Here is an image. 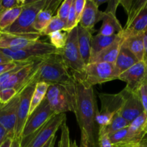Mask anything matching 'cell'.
I'll return each instance as SVG.
<instances>
[{"label":"cell","mask_w":147,"mask_h":147,"mask_svg":"<svg viewBox=\"0 0 147 147\" xmlns=\"http://www.w3.org/2000/svg\"><path fill=\"white\" fill-rule=\"evenodd\" d=\"M98 96L102 108L97 115L96 123L99 127H105L117 113H119L123 104L124 98L121 91L115 94L101 93Z\"/></svg>","instance_id":"10"},{"label":"cell","mask_w":147,"mask_h":147,"mask_svg":"<svg viewBox=\"0 0 147 147\" xmlns=\"http://www.w3.org/2000/svg\"><path fill=\"white\" fill-rule=\"evenodd\" d=\"M104 17V11L99 10L94 0H86L84 9L82 17L79 21V25L86 30L95 32V25L102 20Z\"/></svg>","instance_id":"19"},{"label":"cell","mask_w":147,"mask_h":147,"mask_svg":"<svg viewBox=\"0 0 147 147\" xmlns=\"http://www.w3.org/2000/svg\"><path fill=\"white\" fill-rule=\"evenodd\" d=\"M11 147H21V146H20V139H15V138H14L12 141Z\"/></svg>","instance_id":"50"},{"label":"cell","mask_w":147,"mask_h":147,"mask_svg":"<svg viewBox=\"0 0 147 147\" xmlns=\"http://www.w3.org/2000/svg\"><path fill=\"white\" fill-rule=\"evenodd\" d=\"M66 23L59 18L57 16H53L48 25L40 32L41 36H49L52 33L57 31H63Z\"/></svg>","instance_id":"30"},{"label":"cell","mask_w":147,"mask_h":147,"mask_svg":"<svg viewBox=\"0 0 147 147\" xmlns=\"http://www.w3.org/2000/svg\"><path fill=\"white\" fill-rule=\"evenodd\" d=\"M79 24L77 22V19H76V11H75V7H74V0H73L72 2L70 12H69V17H68L67 20L66 22V26L63 31L66 32H69L71 31L74 28L76 27Z\"/></svg>","instance_id":"34"},{"label":"cell","mask_w":147,"mask_h":147,"mask_svg":"<svg viewBox=\"0 0 147 147\" xmlns=\"http://www.w3.org/2000/svg\"><path fill=\"white\" fill-rule=\"evenodd\" d=\"M55 143H56V142H54V143H53V144H52V145H51V146H50V147H54Z\"/></svg>","instance_id":"55"},{"label":"cell","mask_w":147,"mask_h":147,"mask_svg":"<svg viewBox=\"0 0 147 147\" xmlns=\"http://www.w3.org/2000/svg\"><path fill=\"white\" fill-rule=\"evenodd\" d=\"M135 93L138 95L144 108V113L147 115V80L141 84Z\"/></svg>","instance_id":"37"},{"label":"cell","mask_w":147,"mask_h":147,"mask_svg":"<svg viewBox=\"0 0 147 147\" xmlns=\"http://www.w3.org/2000/svg\"><path fill=\"white\" fill-rule=\"evenodd\" d=\"M49 86L50 85L48 84V83H43V82L37 83L36 84L35 90L33 92V96H32L29 116L35 111V110L40 106V103L45 99Z\"/></svg>","instance_id":"28"},{"label":"cell","mask_w":147,"mask_h":147,"mask_svg":"<svg viewBox=\"0 0 147 147\" xmlns=\"http://www.w3.org/2000/svg\"><path fill=\"white\" fill-rule=\"evenodd\" d=\"M122 38L120 34L118 33V38L109 47H106L99 52L98 54L91 58L90 63H107L110 64H115L117 57L119 53L121 45H122Z\"/></svg>","instance_id":"21"},{"label":"cell","mask_w":147,"mask_h":147,"mask_svg":"<svg viewBox=\"0 0 147 147\" xmlns=\"http://www.w3.org/2000/svg\"><path fill=\"white\" fill-rule=\"evenodd\" d=\"M34 60H24V61L21 62V63H20V64L19 65H17V67H14V68H13L12 70H9V71L6 72V73H3V74L0 75V88H1V86H2L3 83H4V82L6 81V80H8V79L10 78L11 77V76H12L14 73H15L16 72L18 71L19 70H20L22 67H23L24 66L27 65H28L29 63H32V62L34 61Z\"/></svg>","instance_id":"36"},{"label":"cell","mask_w":147,"mask_h":147,"mask_svg":"<svg viewBox=\"0 0 147 147\" xmlns=\"http://www.w3.org/2000/svg\"><path fill=\"white\" fill-rule=\"evenodd\" d=\"M128 19L120 34L122 39L144 34L147 30V0H120Z\"/></svg>","instance_id":"3"},{"label":"cell","mask_w":147,"mask_h":147,"mask_svg":"<svg viewBox=\"0 0 147 147\" xmlns=\"http://www.w3.org/2000/svg\"><path fill=\"white\" fill-rule=\"evenodd\" d=\"M94 32L86 30L78 24V45L79 52L84 64L88 65L90 63L91 59V39Z\"/></svg>","instance_id":"22"},{"label":"cell","mask_w":147,"mask_h":147,"mask_svg":"<svg viewBox=\"0 0 147 147\" xmlns=\"http://www.w3.org/2000/svg\"><path fill=\"white\" fill-rule=\"evenodd\" d=\"M8 136H9L8 134H7V131L3 128L2 126L0 125V146H1V145L2 144L3 142H4V140H5Z\"/></svg>","instance_id":"46"},{"label":"cell","mask_w":147,"mask_h":147,"mask_svg":"<svg viewBox=\"0 0 147 147\" xmlns=\"http://www.w3.org/2000/svg\"><path fill=\"white\" fill-rule=\"evenodd\" d=\"M13 139H14V138L8 136V137L4 140V142H3L2 144L1 145V146L0 147H11Z\"/></svg>","instance_id":"48"},{"label":"cell","mask_w":147,"mask_h":147,"mask_svg":"<svg viewBox=\"0 0 147 147\" xmlns=\"http://www.w3.org/2000/svg\"><path fill=\"white\" fill-rule=\"evenodd\" d=\"M120 73L115 64L107 63H91L85 66L83 73L79 76L73 77L79 78L89 86L102 84L107 82L118 79Z\"/></svg>","instance_id":"7"},{"label":"cell","mask_w":147,"mask_h":147,"mask_svg":"<svg viewBox=\"0 0 147 147\" xmlns=\"http://www.w3.org/2000/svg\"><path fill=\"white\" fill-rule=\"evenodd\" d=\"M41 60L42 59H37L22 67L3 83L0 90L3 88H14L17 93H20L22 89L29 83Z\"/></svg>","instance_id":"13"},{"label":"cell","mask_w":147,"mask_h":147,"mask_svg":"<svg viewBox=\"0 0 147 147\" xmlns=\"http://www.w3.org/2000/svg\"><path fill=\"white\" fill-rule=\"evenodd\" d=\"M78 147H93L89 142L87 136L83 132H81L80 143H79V146H78Z\"/></svg>","instance_id":"44"},{"label":"cell","mask_w":147,"mask_h":147,"mask_svg":"<svg viewBox=\"0 0 147 147\" xmlns=\"http://www.w3.org/2000/svg\"><path fill=\"white\" fill-rule=\"evenodd\" d=\"M72 84L68 86L52 84L49 86L46 99L56 115L68 111L74 112Z\"/></svg>","instance_id":"8"},{"label":"cell","mask_w":147,"mask_h":147,"mask_svg":"<svg viewBox=\"0 0 147 147\" xmlns=\"http://www.w3.org/2000/svg\"><path fill=\"white\" fill-rule=\"evenodd\" d=\"M66 121V113L55 115L35 135L26 147H43L50 138L56 134V131Z\"/></svg>","instance_id":"14"},{"label":"cell","mask_w":147,"mask_h":147,"mask_svg":"<svg viewBox=\"0 0 147 147\" xmlns=\"http://www.w3.org/2000/svg\"><path fill=\"white\" fill-rule=\"evenodd\" d=\"M61 0H47L45 7L37 14L33 25L35 30L37 32L40 33L48 25L53 17V14L58 10V7L61 5Z\"/></svg>","instance_id":"20"},{"label":"cell","mask_w":147,"mask_h":147,"mask_svg":"<svg viewBox=\"0 0 147 147\" xmlns=\"http://www.w3.org/2000/svg\"><path fill=\"white\" fill-rule=\"evenodd\" d=\"M60 53L72 76L76 77L81 76L84 70L86 65L84 63L79 52L77 27L68 32L66 44L64 48L60 50Z\"/></svg>","instance_id":"9"},{"label":"cell","mask_w":147,"mask_h":147,"mask_svg":"<svg viewBox=\"0 0 147 147\" xmlns=\"http://www.w3.org/2000/svg\"><path fill=\"white\" fill-rule=\"evenodd\" d=\"M70 147H78V145L77 144H76V140H74L72 141V142H71Z\"/></svg>","instance_id":"52"},{"label":"cell","mask_w":147,"mask_h":147,"mask_svg":"<svg viewBox=\"0 0 147 147\" xmlns=\"http://www.w3.org/2000/svg\"><path fill=\"white\" fill-rule=\"evenodd\" d=\"M26 0H2L1 9L2 11L17 7H23L25 5Z\"/></svg>","instance_id":"39"},{"label":"cell","mask_w":147,"mask_h":147,"mask_svg":"<svg viewBox=\"0 0 147 147\" xmlns=\"http://www.w3.org/2000/svg\"><path fill=\"white\" fill-rule=\"evenodd\" d=\"M141 145H147V115L145 113L131 122L128 127L125 142L120 147H134Z\"/></svg>","instance_id":"12"},{"label":"cell","mask_w":147,"mask_h":147,"mask_svg":"<svg viewBox=\"0 0 147 147\" xmlns=\"http://www.w3.org/2000/svg\"><path fill=\"white\" fill-rule=\"evenodd\" d=\"M50 43L58 50L64 48L68 38V32L64 31H57L48 36Z\"/></svg>","instance_id":"31"},{"label":"cell","mask_w":147,"mask_h":147,"mask_svg":"<svg viewBox=\"0 0 147 147\" xmlns=\"http://www.w3.org/2000/svg\"><path fill=\"white\" fill-rule=\"evenodd\" d=\"M134 147H147V145H141V146H137Z\"/></svg>","instance_id":"54"},{"label":"cell","mask_w":147,"mask_h":147,"mask_svg":"<svg viewBox=\"0 0 147 147\" xmlns=\"http://www.w3.org/2000/svg\"><path fill=\"white\" fill-rule=\"evenodd\" d=\"M17 91L14 88H3L0 90V104L4 105L12 100L16 95Z\"/></svg>","instance_id":"38"},{"label":"cell","mask_w":147,"mask_h":147,"mask_svg":"<svg viewBox=\"0 0 147 147\" xmlns=\"http://www.w3.org/2000/svg\"><path fill=\"white\" fill-rule=\"evenodd\" d=\"M138 62L139 61L135 57V55L123 45H121L119 53L115 63V67L119 71L120 74L133 66Z\"/></svg>","instance_id":"24"},{"label":"cell","mask_w":147,"mask_h":147,"mask_svg":"<svg viewBox=\"0 0 147 147\" xmlns=\"http://www.w3.org/2000/svg\"><path fill=\"white\" fill-rule=\"evenodd\" d=\"M72 2H73V0H64L62 1L61 5L58 8L56 16L65 23L66 22V20L69 17Z\"/></svg>","instance_id":"33"},{"label":"cell","mask_w":147,"mask_h":147,"mask_svg":"<svg viewBox=\"0 0 147 147\" xmlns=\"http://www.w3.org/2000/svg\"><path fill=\"white\" fill-rule=\"evenodd\" d=\"M85 4H86V0H74L75 11H76V16L78 23H79L81 17H82Z\"/></svg>","instance_id":"40"},{"label":"cell","mask_w":147,"mask_h":147,"mask_svg":"<svg viewBox=\"0 0 147 147\" xmlns=\"http://www.w3.org/2000/svg\"><path fill=\"white\" fill-rule=\"evenodd\" d=\"M36 84L33 82H29L19 93L20 94V104L17 111V119L16 123L14 138L20 139L22 132L27 122L30 113V103L32 96L35 90Z\"/></svg>","instance_id":"11"},{"label":"cell","mask_w":147,"mask_h":147,"mask_svg":"<svg viewBox=\"0 0 147 147\" xmlns=\"http://www.w3.org/2000/svg\"><path fill=\"white\" fill-rule=\"evenodd\" d=\"M118 80L126 83L125 88L135 93L143 83L147 80V67L143 61H139L121 73Z\"/></svg>","instance_id":"16"},{"label":"cell","mask_w":147,"mask_h":147,"mask_svg":"<svg viewBox=\"0 0 147 147\" xmlns=\"http://www.w3.org/2000/svg\"><path fill=\"white\" fill-rule=\"evenodd\" d=\"M113 147H115V146H113Z\"/></svg>","instance_id":"56"},{"label":"cell","mask_w":147,"mask_h":147,"mask_svg":"<svg viewBox=\"0 0 147 147\" xmlns=\"http://www.w3.org/2000/svg\"><path fill=\"white\" fill-rule=\"evenodd\" d=\"M0 51L10 57L12 61L16 62L43 59L50 55L60 53V51L56 50L50 42H46L40 40L19 50L0 48Z\"/></svg>","instance_id":"6"},{"label":"cell","mask_w":147,"mask_h":147,"mask_svg":"<svg viewBox=\"0 0 147 147\" xmlns=\"http://www.w3.org/2000/svg\"><path fill=\"white\" fill-rule=\"evenodd\" d=\"M70 143L69 129L68 127L66 121H65L61 127V138L58 147H70Z\"/></svg>","instance_id":"35"},{"label":"cell","mask_w":147,"mask_h":147,"mask_svg":"<svg viewBox=\"0 0 147 147\" xmlns=\"http://www.w3.org/2000/svg\"><path fill=\"white\" fill-rule=\"evenodd\" d=\"M56 139H57V136H56V134H55L53 137L50 138V139H49L48 142L45 144V146L43 147H50V146H51L54 142H56Z\"/></svg>","instance_id":"49"},{"label":"cell","mask_w":147,"mask_h":147,"mask_svg":"<svg viewBox=\"0 0 147 147\" xmlns=\"http://www.w3.org/2000/svg\"><path fill=\"white\" fill-rule=\"evenodd\" d=\"M40 33L34 34H10L0 32V48L19 50L24 46L37 41Z\"/></svg>","instance_id":"18"},{"label":"cell","mask_w":147,"mask_h":147,"mask_svg":"<svg viewBox=\"0 0 147 147\" xmlns=\"http://www.w3.org/2000/svg\"><path fill=\"white\" fill-rule=\"evenodd\" d=\"M21 62L22 61H12L10 63H5V64H0V75L3 74V73H6V72L9 71L10 70H12L13 68L19 65Z\"/></svg>","instance_id":"41"},{"label":"cell","mask_w":147,"mask_h":147,"mask_svg":"<svg viewBox=\"0 0 147 147\" xmlns=\"http://www.w3.org/2000/svg\"><path fill=\"white\" fill-rule=\"evenodd\" d=\"M120 4V0H110L108 1V6L105 12H110L112 14H116V10L118 5Z\"/></svg>","instance_id":"43"},{"label":"cell","mask_w":147,"mask_h":147,"mask_svg":"<svg viewBox=\"0 0 147 147\" xmlns=\"http://www.w3.org/2000/svg\"><path fill=\"white\" fill-rule=\"evenodd\" d=\"M2 9H1V1L0 0V18H1V14H2ZM1 32V29H0V32Z\"/></svg>","instance_id":"53"},{"label":"cell","mask_w":147,"mask_h":147,"mask_svg":"<svg viewBox=\"0 0 147 147\" xmlns=\"http://www.w3.org/2000/svg\"><path fill=\"white\" fill-rule=\"evenodd\" d=\"M94 1H95V4H97V6L98 7H99L101 4H104V3L108 2V0H94Z\"/></svg>","instance_id":"51"},{"label":"cell","mask_w":147,"mask_h":147,"mask_svg":"<svg viewBox=\"0 0 147 147\" xmlns=\"http://www.w3.org/2000/svg\"><path fill=\"white\" fill-rule=\"evenodd\" d=\"M122 44L135 55L138 61H143L144 54V34L122 39Z\"/></svg>","instance_id":"25"},{"label":"cell","mask_w":147,"mask_h":147,"mask_svg":"<svg viewBox=\"0 0 147 147\" xmlns=\"http://www.w3.org/2000/svg\"><path fill=\"white\" fill-rule=\"evenodd\" d=\"M131 123L124 119L119 113H117L110 123L105 127H99L98 129V136L99 135H109L110 134L116 132L121 129L128 128L130 126Z\"/></svg>","instance_id":"27"},{"label":"cell","mask_w":147,"mask_h":147,"mask_svg":"<svg viewBox=\"0 0 147 147\" xmlns=\"http://www.w3.org/2000/svg\"><path fill=\"white\" fill-rule=\"evenodd\" d=\"M118 34L112 36H104L98 33L96 35H92L91 39V58L112 45L118 38Z\"/></svg>","instance_id":"26"},{"label":"cell","mask_w":147,"mask_h":147,"mask_svg":"<svg viewBox=\"0 0 147 147\" xmlns=\"http://www.w3.org/2000/svg\"><path fill=\"white\" fill-rule=\"evenodd\" d=\"M98 147H113L110 143L108 135H99L97 140Z\"/></svg>","instance_id":"42"},{"label":"cell","mask_w":147,"mask_h":147,"mask_svg":"<svg viewBox=\"0 0 147 147\" xmlns=\"http://www.w3.org/2000/svg\"><path fill=\"white\" fill-rule=\"evenodd\" d=\"M144 54L143 62L145 63L147 67V30L144 33Z\"/></svg>","instance_id":"45"},{"label":"cell","mask_w":147,"mask_h":147,"mask_svg":"<svg viewBox=\"0 0 147 147\" xmlns=\"http://www.w3.org/2000/svg\"><path fill=\"white\" fill-rule=\"evenodd\" d=\"M71 73L63 61L61 53L50 55L42 59L38 67L29 82L37 84L46 83L49 85H71L74 83Z\"/></svg>","instance_id":"2"},{"label":"cell","mask_w":147,"mask_h":147,"mask_svg":"<svg viewBox=\"0 0 147 147\" xmlns=\"http://www.w3.org/2000/svg\"><path fill=\"white\" fill-rule=\"evenodd\" d=\"M22 8L23 7H17L3 11L0 18V29L1 31L11 26L17 20Z\"/></svg>","instance_id":"29"},{"label":"cell","mask_w":147,"mask_h":147,"mask_svg":"<svg viewBox=\"0 0 147 147\" xmlns=\"http://www.w3.org/2000/svg\"><path fill=\"white\" fill-rule=\"evenodd\" d=\"M122 27L117 19L116 15L110 12H105L102 19V24L98 34L104 36H112L120 33Z\"/></svg>","instance_id":"23"},{"label":"cell","mask_w":147,"mask_h":147,"mask_svg":"<svg viewBox=\"0 0 147 147\" xmlns=\"http://www.w3.org/2000/svg\"><path fill=\"white\" fill-rule=\"evenodd\" d=\"M20 99L18 93L8 103L0 104V125L7 131L9 136L12 138H14Z\"/></svg>","instance_id":"15"},{"label":"cell","mask_w":147,"mask_h":147,"mask_svg":"<svg viewBox=\"0 0 147 147\" xmlns=\"http://www.w3.org/2000/svg\"><path fill=\"white\" fill-rule=\"evenodd\" d=\"M12 60L9 57H7V55L4 54V53H1L0 51V64H5V63H8L12 62Z\"/></svg>","instance_id":"47"},{"label":"cell","mask_w":147,"mask_h":147,"mask_svg":"<svg viewBox=\"0 0 147 147\" xmlns=\"http://www.w3.org/2000/svg\"><path fill=\"white\" fill-rule=\"evenodd\" d=\"M127 133H128V128H125V129H121L118 131L110 134L108 136L112 146L115 147H120L122 146V144L125 142Z\"/></svg>","instance_id":"32"},{"label":"cell","mask_w":147,"mask_h":147,"mask_svg":"<svg viewBox=\"0 0 147 147\" xmlns=\"http://www.w3.org/2000/svg\"><path fill=\"white\" fill-rule=\"evenodd\" d=\"M72 98L74 112L81 132L87 136L93 147H98L96 117L98 111L93 87L79 78H74Z\"/></svg>","instance_id":"1"},{"label":"cell","mask_w":147,"mask_h":147,"mask_svg":"<svg viewBox=\"0 0 147 147\" xmlns=\"http://www.w3.org/2000/svg\"><path fill=\"white\" fill-rule=\"evenodd\" d=\"M47 0H26L20 16L15 22L1 32L10 34H34L38 33L33 25L36 17L46 5Z\"/></svg>","instance_id":"4"},{"label":"cell","mask_w":147,"mask_h":147,"mask_svg":"<svg viewBox=\"0 0 147 147\" xmlns=\"http://www.w3.org/2000/svg\"><path fill=\"white\" fill-rule=\"evenodd\" d=\"M124 98L122 109L119 114L130 123L144 113V108L136 93H133L124 88L121 90Z\"/></svg>","instance_id":"17"},{"label":"cell","mask_w":147,"mask_h":147,"mask_svg":"<svg viewBox=\"0 0 147 147\" xmlns=\"http://www.w3.org/2000/svg\"><path fill=\"white\" fill-rule=\"evenodd\" d=\"M55 115L45 98L26 122L20 139L21 147L27 146L43 126Z\"/></svg>","instance_id":"5"}]
</instances>
